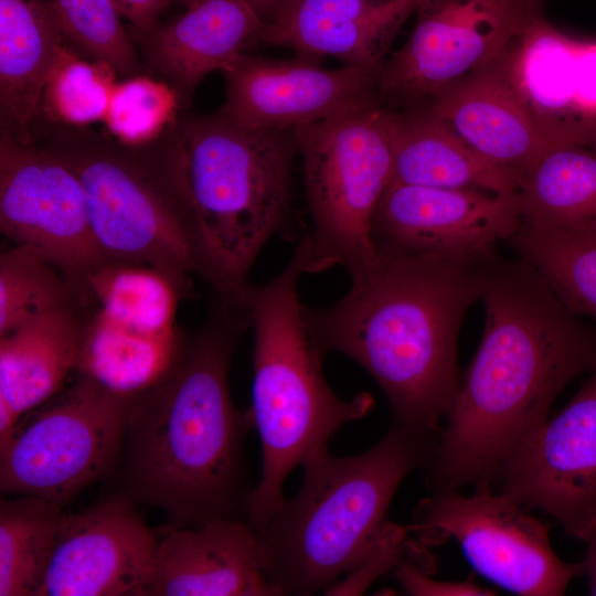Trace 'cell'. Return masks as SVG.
I'll return each mask as SVG.
<instances>
[{"label": "cell", "instance_id": "6da1fadb", "mask_svg": "<svg viewBox=\"0 0 596 596\" xmlns=\"http://www.w3.org/2000/svg\"><path fill=\"white\" fill-rule=\"evenodd\" d=\"M485 328L426 464L432 493L498 480L561 391L596 369L583 323L522 258L480 265Z\"/></svg>", "mask_w": 596, "mask_h": 596}, {"label": "cell", "instance_id": "7a4b0ae2", "mask_svg": "<svg viewBox=\"0 0 596 596\" xmlns=\"http://www.w3.org/2000/svg\"><path fill=\"white\" fill-rule=\"evenodd\" d=\"M248 328L247 307L215 298L203 326L184 333L167 372L130 400L121 449L128 492L172 525L247 520L254 487L244 440L255 426L251 411L233 404L228 370Z\"/></svg>", "mask_w": 596, "mask_h": 596}, {"label": "cell", "instance_id": "3957f363", "mask_svg": "<svg viewBox=\"0 0 596 596\" xmlns=\"http://www.w3.org/2000/svg\"><path fill=\"white\" fill-rule=\"evenodd\" d=\"M481 263L376 253L340 300L304 305L307 330L323 355L342 353L373 377L392 421L439 435L460 384L458 332L480 297Z\"/></svg>", "mask_w": 596, "mask_h": 596}, {"label": "cell", "instance_id": "277c9868", "mask_svg": "<svg viewBox=\"0 0 596 596\" xmlns=\"http://www.w3.org/2000/svg\"><path fill=\"white\" fill-rule=\"evenodd\" d=\"M438 436L392 421L359 455L336 457L327 445L310 451L299 490L257 533L260 565L277 595L326 592L358 566L389 524L398 487L426 466Z\"/></svg>", "mask_w": 596, "mask_h": 596}, {"label": "cell", "instance_id": "5b68a950", "mask_svg": "<svg viewBox=\"0 0 596 596\" xmlns=\"http://www.w3.org/2000/svg\"><path fill=\"white\" fill-rule=\"evenodd\" d=\"M309 274L300 240L288 264L263 286H252L247 307L254 330L251 413L262 444V475L247 501V522L259 533L284 499L286 478L315 448L374 407L371 394L344 400L322 372L323 354L304 319L299 279Z\"/></svg>", "mask_w": 596, "mask_h": 596}, {"label": "cell", "instance_id": "8992f818", "mask_svg": "<svg viewBox=\"0 0 596 596\" xmlns=\"http://www.w3.org/2000/svg\"><path fill=\"white\" fill-rule=\"evenodd\" d=\"M200 277L215 298L246 306L248 274L290 213L292 131L256 130L223 113L179 116Z\"/></svg>", "mask_w": 596, "mask_h": 596}, {"label": "cell", "instance_id": "52a82bcc", "mask_svg": "<svg viewBox=\"0 0 596 596\" xmlns=\"http://www.w3.org/2000/svg\"><path fill=\"white\" fill-rule=\"evenodd\" d=\"M35 126L33 145L64 160L86 192L106 260L152 267L189 296L201 275L184 179L179 118L158 139L128 146L88 127Z\"/></svg>", "mask_w": 596, "mask_h": 596}, {"label": "cell", "instance_id": "ba28073f", "mask_svg": "<svg viewBox=\"0 0 596 596\" xmlns=\"http://www.w3.org/2000/svg\"><path fill=\"white\" fill-rule=\"evenodd\" d=\"M400 116L377 99L292 130L312 222L309 274H351L376 256L372 221L392 181Z\"/></svg>", "mask_w": 596, "mask_h": 596}, {"label": "cell", "instance_id": "9c48e42d", "mask_svg": "<svg viewBox=\"0 0 596 596\" xmlns=\"http://www.w3.org/2000/svg\"><path fill=\"white\" fill-rule=\"evenodd\" d=\"M130 400L77 374L0 445L1 493L63 505L104 477L123 449Z\"/></svg>", "mask_w": 596, "mask_h": 596}, {"label": "cell", "instance_id": "30bf717a", "mask_svg": "<svg viewBox=\"0 0 596 596\" xmlns=\"http://www.w3.org/2000/svg\"><path fill=\"white\" fill-rule=\"evenodd\" d=\"M508 496L476 483L472 494L456 491L422 499L408 530L423 545L455 539L476 572L523 596H558L583 575L582 563L563 562L553 551L549 526Z\"/></svg>", "mask_w": 596, "mask_h": 596}, {"label": "cell", "instance_id": "8fae6325", "mask_svg": "<svg viewBox=\"0 0 596 596\" xmlns=\"http://www.w3.org/2000/svg\"><path fill=\"white\" fill-rule=\"evenodd\" d=\"M406 43L382 64L381 100L416 107L498 60L535 12L528 0H421Z\"/></svg>", "mask_w": 596, "mask_h": 596}, {"label": "cell", "instance_id": "7c38bea8", "mask_svg": "<svg viewBox=\"0 0 596 596\" xmlns=\"http://www.w3.org/2000/svg\"><path fill=\"white\" fill-rule=\"evenodd\" d=\"M0 230L77 283L106 262L89 223L76 172L58 156L0 130Z\"/></svg>", "mask_w": 596, "mask_h": 596}, {"label": "cell", "instance_id": "4fadbf2b", "mask_svg": "<svg viewBox=\"0 0 596 596\" xmlns=\"http://www.w3.org/2000/svg\"><path fill=\"white\" fill-rule=\"evenodd\" d=\"M522 227L518 192L391 182L373 216L372 240L381 254H433L480 264Z\"/></svg>", "mask_w": 596, "mask_h": 596}, {"label": "cell", "instance_id": "5bb4252c", "mask_svg": "<svg viewBox=\"0 0 596 596\" xmlns=\"http://www.w3.org/2000/svg\"><path fill=\"white\" fill-rule=\"evenodd\" d=\"M498 480L499 492L585 541L596 526V369L564 408L532 432Z\"/></svg>", "mask_w": 596, "mask_h": 596}, {"label": "cell", "instance_id": "9a60e30c", "mask_svg": "<svg viewBox=\"0 0 596 596\" xmlns=\"http://www.w3.org/2000/svg\"><path fill=\"white\" fill-rule=\"evenodd\" d=\"M380 68L330 70L300 55L242 53L222 70L225 100L219 110L249 129L292 131L377 100Z\"/></svg>", "mask_w": 596, "mask_h": 596}, {"label": "cell", "instance_id": "2e32d148", "mask_svg": "<svg viewBox=\"0 0 596 596\" xmlns=\"http://www.w3.org/2000/svg\"><path fill=\"white\" fill-rule=\"evenodd\" d=\"M158 538L124 498L64 513L34 596H140Z\"/></svg>", "mask_w": 596, "mask_h": 596}, {"label": "cell", "instance_id": "e0dca14e", "mask_svg": "<svg viewBox=\"0 0 596 596\" xmlns=\"http://www.w3.org/2000/svg\"><path fill=\"white\" fill-rule=\"evenodd\" d=\"M499 63L554 143L596 142V39L571 36L541 13Z\"/></svg>", "mask_w": 596, "mask_h": 596}, {"label": "cell", "instance_id": "ac0fdd59", "mask_svg": "<svg viewBox=\"0 0 596 596\" xmlns=\"http://www.w3.org/2000/svg\"><path fill=\"white\" fill-rule=\"evenodd\" d=\"M140 596H278L259 561L258 535L243 519L171 525L158 538Z\"/></svg>", "mask_w": 596, "mask_h": 596}, {"label": "cell", "instance_id": "d6986e66", "mask_svg": "<svg viewBox=\"0 0 596 596\" xmlns=\"http://www.w3.org/2000/svg\"><path fill=\"white\" fill-rule=\"evenodd\" d=\"M421 0H278L259 40L345 66L381 67L384 54Z\"/></svg>", "mask_w": 596, "mask_h": 596}, {"label": "cell", "instance_id": "ffe728a7", "mask_svg": "<svg viewBox=\"0 0 596 596\" xmlns=\"http://www.w3.org/2000/svg\"><path fill=\"white\" fill-rule=\"evenodd\" d=\"M416 107L479 155L520 177L557 146L517 93L499 58Z\"/></svg>", "mask_w": 596, "mask_h": 596}, {"label": "cell", "instance_id": "44dd1931", "mask_svg": "<svg viewBox=\"0 0 596 596\" xmlns=\"http://www.w3.org/2000/svg\"><path fill=\"white\" fill-rule=\"evenodd\" d=\"M264 24L249 0H199L136 41L143 65L187 107L202 79L259 40Z\"/></svg>", "mask_w": 596, "mask_h": 596}, {"label": "cell", "instance_id": "7402d4cb", "mask_svg": "<svg viewBox=\"0 0 596 596\" xmlns=\"http://www.w3.org/2000/svg\"><path fill=\"white\" fill-rule=\"evenodd\" d=\"M66 44L50 0H0L1 129L33 143L47 75Z\"/></svg>", "mask_w": 596, "mask_h": 596}, {"label": "cell", "instance_id": "603a6c76", "mask_svg": "<svg viewBox=\"0 0 596 596\" xmlns=\"http://www.w3.org/2000/svg\"><path fill=\"white\" fill-rule=\"evenodd\" d=\"M84 327L79 301L33 318L0 337V400L21 417L64 387Z\"/></svg>", "mask_w": 596, "mask_h": 596}, {"label": "cell", "instance_id": "cb8c5ba5", "mask_svg": "<svg viewBox=\"0 0 596 596\" xmlns=\"http://www.w3.org/2000/svg\"><path fill=\"white\" fill-rule=\"evenodd\" d=\"M391 182L514 193L521 177L489 161L439 119L414 107L401 111Z\"/></svg>", "mask_w": 596, "mask_h": 596}, {"label": "cell", "instance_id": "d4e9b609", "mask_svg": "<svg viewBox=\"0 0 596 596\" xmlns=\"http://www.w3.org/2000/svg\"><path fill=\"white\" fill-rule=\"evenodd\" d=\"M184 297L163 273L106 260L84 279L82 305L103 321L147 338H175V310Z\"/></svg>", "mask_w": 596, "mask_h": 596}, {"label": "cell", "instance_id": "484cf974", "mask_svg": "<svg viewBox=\"0 0 596 596\" xmlns=\"http://www.w3.org/2000/svg\"><path fill=\"white\" fill-rule=\"evenodd\" d=\"M523 227L564 230L596 221V142L550 149L521 177Z\"/></svg>", "mask_w": 596, "mask_h": 596}, {"label": "cell", "instance_id": "4316f807", "mask_svg": "<svg viewBox=\"0 0 596 596\" xmlns=\"http://www.w3.org/2000/svg\"><path fill=\"white\" fill-rule=\"evenodd\" d=\"M508 242L568 310L596 319V221L564 230L522 227Z\"/></svg>", "mask_w": 596, "mask_h": 596}, {"label": "cell", "instance_id": "83f0119b", "mask_svg": "<svg viewBox=\"0 0 596 596\" xmlns=\"http://www.w3.org/2000/svg\"><path fill=\"white\" fill-rule=\"evenodd\" d=\"M62 505L32 496H6L0 504V596H34Z\"/></svg>", "mask_w": 596, "mask_h": 596}, {"label": "cell", "instance_id": "f1b7e54d", "mask_svg": "<svg viewBox=\"0 0 596 596\" xmlns=\"http://www.w3.org/2000/svg\"><path fill=\"white\" fill-rule=\"evenodd\" d=\"M81 285L42 254L13 245L0 257V337L77 304Z\"/></svg>", "mask_w": 596, "mask_h": 596}, {"label": "cell", "instance_id": "f546056e", "mask_svg": "<svg viewBox=\"0 0 596 596\" xmlns=\"http://www.w3.org/2000/svg\"><path fill=\"white\" fill-rule=\"evenodd\" d=\"M116 76L109 64L84 58L66 43L44 84L39 119L71 127L103 121Z\"/></svg>", "mask_w": 596, "mask_h": 596}, {"label": "cell", "instance_id": "4dcf8cb0", "mask_svg": "<svg viewBox=\"0 0 596 596\" xmlns=\"http://www.w3.org/2000/svg\"><path fill=\"white\" fill-rule=\"evenodd\" d=\"M65 41L87 58L109 64L123 77L142 63L115 0H50Z\"/></svg>", "mask_w": 596, "mask_h": 596}, {"label": "cell", "instance_id": "1f68e13d", "mask_svg": "<svg viewBox=\"0 0 596 596\" xmlns=\"http://www.w3.org/2000/svg\"><path fill=\"white\" fill-rule=\"evenodd\" d=\"M181 107L180 96L167 82L137 74L116 82L103 121L116 140L143 146L178 120Z\"/></svg>", "mask_w": 596, "mask_h": 596}, {"label": "cell", "instance_id": "d6a6232c", "mask_svg": "<svg viewBox=\"0 0 596 596\" xmlns=\"http://www.w3.org/2000/svg\"><path fill=\"white\" fill-rule=\"evenodd\" d=\"M408 526L389 522L366 556L341 582L329 587L326 595H361L372 583L394 570L404 557L408 543Z\"/></svg>", "mask_w": 596, "mask_h": 596}, {"label": "cell", "instance_id": "836d02e7", "mask_svg": "<svg viewBox=\"0 0 596 596\" xmlns=\"http://www.w3.org/2000/svg\"><path fill=\"white\" fill-rule=\"evenodd\" d=\"M408 553V549H407ZM404 557L394 568L395 578L408 595L414 596H491L496 592L469 578L464 582H443L430 577L425 564Z\"/></svg>", "mask_w": 596, "mask_h": 596}, {"label": "cell", "instance_id": "e575fe53", "mask_svg": "<svg viewBox=\"0 0 596 596\" xmlns=\"http://www.w3.org/2000/svg\"><path fill=\"white\" fill-rule=\"evenodd\" d=\"M119 12L131 24L136 40L145 36L159 24L162 10L169 0H115Z\"/></svg>", "mask_w": 596, "mask_h": 596}, {"label": "cell", "instance_id": "d590c367", "mask_svg": "<svg viewBox=\"0 0 596 596\" xmlns=\"http://www.w3.org/2000/svg\"><path fill=\"white\" fill-rule=\"evenodd\" d=\"M587 545L585 558L581 562L583 575L588 579L590 595H596V526L584 541Z\"/></svg>", "mask_w": 596, "mask_h": 596}, {"label": "cell", "instance_id": "8d00e7d4", "mask_svg": "<svg viewBox=\"0 0 596 596\" xmlns=\"http://www.w3.org/2000/svg\"><path fill=\"white\" fill-rule=\"evenodd\" d=\"M199 0H169V3L175 2L181 4L182 7L187 8ZM251 3L255 7L257 12L263 18L264 22L267 20V18L270 15L273 9L275 8L278 0H249Z\"/></svg>", "mask_w": 596, "mask_h": 596}, {"label": "cell", "instance_id": "74e56055", "mask_svg": "<svg viewBox=\"0 0 596 596\" xmlns=\"http://www.w3.org/2000/svg\"><path fill=\"white\" fill-rule=\"evenodd\" d=\"M528 2L535 12L543 13V6L545 0H528Z\"/></svg>", "mask_w": 596, "mask_h": 596}]
</instances>
